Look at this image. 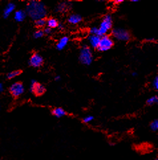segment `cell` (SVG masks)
<instances>
[{"label":"cell","mask_w":158,"mask_h":160,"mask_svg":"<svg viewBox=\"0 0 158 160\" xmlns=\"http://www.w3.org/2000/svg\"><path fill=\"white\" fill-rule=\"evenodd\" d=\"M55 80L57 81H60V75H57V76L55 77Z\"/></svg>","instance_id":"29"},{"label":"cell","mask_w":158,"mask_h":160,"mask_svg":"<svg viewBox=\"0 0 158 160\" xmlns=\"http://www.w3.org/2000/svg\"><path fill=\"white\" fill-rule=\"evenodd\" d=\"M152 85H153L154 89H158V76L157 75H156V76L155 77L154 80L153 81V83H152Z\"/></svg>","instance_id":"24"},{"label":"cell","mask_w":158,"mask_h":160,"mask_svg":"<svg viewBox=\"0 0 158 160\" xmlns=\"http://www.w3.org/2000/svg\"><path fill=\"white\" fill-rule=\"evenodd\" d=\"M90 35H98V27H93L90 29Z\"/></svg>","instance_id":"23"},{"label":"cell","mask_w":158,"mask_h":160,"mask_svg":"<svg viewBox=\"0 0 158 160\" xmlns=\"http://www.w3.org/2000/svg\"><path fill=\"white\" fill-rule=\"evenodd\" d=\"M43 36H44L43 30H41V29L36 30V31L34 33H33V37H34L36 39L40 38L41 37H43Z\"/></svg>","instance_id":"20"},{"label":"cell","mask_w":158,"mask_h":160,"mask_svg":"<svg viewBox=\"0 0 158 160\" xmlns=\"http://www.w3.org/2000/svg\"><path fill=\"white\" fill-rule=\"evenodd\" d=\"M43 32H44V34L45 33V34H47V35H50L52 33V29L49 27H47V28H45V30H43Z\"/></svg>","instance_id":"25"},{"label":"cell","mask_w":158,"mask_h":160,"mask_svg":"<svg viewBox=\"0 0 158 160\" xmlns=\"http://www.w3.org/2000/svg\"><path fill=\"white\" fill-rule=\"evenodd\" d=\"M114 46V41L108 35L101 36L98 46L97 48L99 51L106 52L110 50Z\"/></svg>","instance_id":"4"},{"label":"cell","mask_w":158,"mask_h":160,"mask_svg":"<svg viewBox=\"0 0 158 160\" xmlns=\"http://www.w3.org/2000/svg\"><path fill=\"white\" fill-rule=\"evenodd\" d=\"M44 62L43 58L38 53L33 54L29 60V64L33 68H40Z\"/></svg>","instance_id":"8"},{"label":"cell","mask_w":158,"mask_h":160,"mask_svg":"<svg viewBox=\"0 0 158 160\" xmlns=\"http://www.w3.org/2000/svg\"><path fill=\"white\" fill-rule=\"evenodd\" d=\"M71 7L72 4L70 2H61L57 5L56 8H55V11L57 12L64 13L67 12L68 9H71Z\"/></svg>","instance_id":"9"},{"label":"cell","mask_w":158,"mask_h":160,"mask_svg":"<svg viewBox=\"0 0 158 160\" xmlns=\"http://www.w3.org/2000/svg\"><path fill=\"white\" fill-rule=\"evenodd\" d=\"M29 90L37 96H41V95L45 93L46 91V88L43 84L39 83L36 80H32L31 81Z\"/></svg>","instance_id":"6"},{"label":"cell","mask_w":158,"mask_h":160,"mask_svg":"<svg viewBox=\"0 0 158 160\" xmlns=\"http://www.w3.org/2000/svg\"><path fill=\"white\" fill-rule=\"evenodd\" d=\"M112 35L116 40L120 41H127L130 40V35L129 32L122 28H115L112 31Z\"/></svg>","instance_id":"5"},{"label":"cell","mask_w":158,"mask_h":160,"mask_svg":"<svg viewBox=\"0 0 158 160\" xmlns=\"http://www.w3.org/2000/svg\"><path fill=\"white\" fill-rule=\"evenodd\" d=\"M79 61L80 63L86 66H89L92 63L93 54L90 48L87 45H84L80 50Z\"/></svg>","instance_id":"3"},{"label":"cell","mask_w":158,"mask_h":160,"mask_svg":"<svg viewBox=\"0 0 158 160\" xmlns=\"http://www.w3.org/2000/svg\"><path fill=\"white\" fill-rule=\"evenodd\" d=\"M21 72H22L21 71V70H15V71H13L12 72H10L7 75V79L11 80V79H13V78H15V77L20 75L21 74Z\"/></svg>","instance_id":"18"},{"label":"cell","mask_w":158,"mask_h":160,"mask_svg":"<svg viewBox=\"0 0 158 160\" xmlns=\"http://www.w3.org/2000/svg\"><path fill=\"white\" fill-rule=\"evenodd\" d=\"M47 25V20L45 18L40 19L38 20L35 21V25L39 28H42L44 27Z\"/></svg>","instance_id":"19"},{"label":"cell","mask_w":158,"mask_h":160,"mask_svg":"<svg viewBox=\"0 0 158 160\" xmlns=\"http://www.w3.org/2000/svg\"><path fill=\"white\" fill-rule=\"evenodd\" d=\"M4 85H3V83H0V92L4 91Z\"/></svg>","instance_id":"27"},{"label":"cell","mask_w":158,"mask_h":160,"mask_svg":"<svg viewBox=\"0 0 158 160\" xmlns=\"http://www.w3.org/2000/svg\"><path fill=\"white\" fill-rule=\"evenodd\" d=\"M150 128L153 131H157L158 130V120L156 119L152 121L150 124Z\"/></svg>","instance_id":"21"},{"label":"cell","mask_w":158,"mask_h":160,"mask_svg":"<svg viewBox=\"0 0 158 160\" xmlns=\"http://www.w3.org/2000/svg\"><path fill=\"white\" fill-rule=\"evenodd\" d=\"M52 114L57 118H61L66 114V112L63 108H55L52 111Z\"/></svg>","instance_id":"15"},{"label":"cell","mask_w":158,"mask_h":160,"mask_svg":"<svg viewBox=\"0 0 158 160\" xmlns=\"http://www.w3.org/2000/svg\"><path fill=\"white\" fill-rule=\"evenodd\" d=\"M158 102V97L157 95H154V96H152L151 97H149V99L147 100L146 104L148 105H154L155 104H157Z\"/></svg>","instance_id":"17"},{"label":"cell","mask_w":158,"mask_h":160,"mask_svg":"<svg viewBox=\"0 0 158 160\" xmlns=\"http://www.w3.org/2000/svg\"><path fill=\"white\" fill-rule=\"evenodd\" d=\"M93 120H94V117L91 116V115H88V116L85 117L82 120L84 123H87H87H89L91 121H92Z\"/></svg>","instance_id":"22"},{"label":"cell","mask_w":158,"mask_h":160,"mask_svg":"<svg viewBox=\"0 0 158 160\" xmlns=\"http://www.w3.org/2000/svg\"><path fill=\"white\" fill-rule=\"evenodd\" d=\"M124 2V0H116L114 1L115 4H120V3Z\"/></svg>","instance_id":"30"},{"label":"cell","mask_w":158,"mask_h":160,"mask_svg":"<svg viewBox=\"0 0 158 160\" xmlns=\"http://www.w3.org/2000/svg\"><path fill=\"white\" fill-rule=\"evenodd\" d=\"M26 12L23 10L17 11L14 15V19L17 22H22L25 20L26 17Z\"/></svg>","instance_id":"14"},{"label":"cell","mask_w":158,"mask_h":160,"mask_svg":"<svg viewBox=\"0 0 158 160\" xmlns=\"http://www.w3.org/2000/svg\"><path fill=\"white\" fill-rule=\"evenodd\" d=\"M155 41V38H149L146 39V41H148V42H152V41Z\"/></svg>","instance_id":"28"},{"label":"cell","mask_w":158,"mask_h":160,"mask_svg":"<svg viewBox=\"0 0 158 160\" xmlns=\"http://www.w3.org/2000/svg\"><path fill=\"white\" fill-rule=\"evenodd\" d=\"M47 13V10L45 4L39 1H30L26 7V14L33 20L45 18Z\"/></svg>","instance_id":"1"},{"label":"cell","mask_w":158,"mask_h":160,"mask_svg":"<svg viewBox=\"0 0 158 160\" xmlns=\"http://www.w3.org/2000/svg\"><path fill=\"white\" fill-rule=\"evenodd\" d=\"M57 27H59V29H60V30H63L64 28H65V27H64V25L63 23H59Z\"/></svg>","instance_id":"26"},{"label":"cell","mask_w":158,"mask_h":160,"mask_svg":"<svg viewBox=\"0 0 158 160\" xmlns=\"http://www.w3.org/2000/svg\"><path fill=\"white\" fill-rule=\"evenodd\" d=\"M9 91L13 97H18L23 93L25 91V88L22 83L15 82L10 86Z\"/></svg>","instance_id":"7"},{"label":"cell","mask_w":158,"mask_h":160,"mask_svg":"<svg viewBox=\"0 0 158 160\" xmlns=\"http://www.w3.org/2000/svg\"><path fill=\"white\" fill-rule=\"evenodd\" d=\"M82 20V17L80 16L79 14H76V13L71 14V15H69L68 18V22L72 25L79 24V23L81 22Z\"/></svg>","instance_id":"11"},{"label":"cell","mask_w":158,"mask_h":160,"mask_svg":"<svg viewBox=\"0 0 158 160\" xmlns=\"http://www.w3.org/2000/svg\"><path fill=\"white\" fill-rule=\"evenodd\" d=\"M58 25H59V22L55 18H49L47 20V27L51 28V29H53V28H56L58 27Z\"/></svg>","instance_id":"16"},{"label":"cell","mask_w":158,"mask_h":160,"mask_svg":"<svg viewBox=\"0 0 158 160\" xmlns=\"http://www.w3.org/2000/svg\"><path fill=\"white\" fill-rule=\"evenodd\" d=\"M100 40V36L98 35H90L88 38L89 44L93 49H97L98 48Z\"/></svg>","instance_id":"10"},{"label":"cell","mask_w":158,"mask_h":160,"mask_svg":"<svg viewBox=\"0 0 158 160\" xmlns=\"http://www.w3.org/2000/svg\"><path fill=\"white\" fill-rule=\"evenodd\" d=\"M69 42V38L67 36H63V37L60 38L59 41H58V43L56 45V48L57 50H62L65 48L67 46V44Z\"/></svg>","instance_id":"12"},{"label":"cell","mask_w":158,"mask_h":160,"mask_svg":"<svg viewBox=\"0 0 158 160\" xmlns=\"http://www.w3.org/2000/svg\"><path fill=\"white\" fill-rule=\"evenodd\" d=\"M132 75H133V76H136V75H138V74L136 72H133L132 74Z\"/></svg>","instance_id":"31"},{"label":"cell","mask_w":158,"mask_h":160,"mask_svg":"<svg viewBox=\"0 0 158 160\" xmlns=\"http://www.w3.org/2000/svg\"><path fill=\"white\" fill-rule=\"evenodd\" d=\"M112 17L110 15H105L100 24L99 27H98V36H103L104 35H107V33H108L112 27Z\"/></svg>","instance_id":"2"},{"label":"cell","mask_w":158,"mask_h":160,"mask_svg":"<svg viewBox=\"0 0 158 160\" xmlns=\"http://www.w3.org/2000/svg\"><path fill=\"white\" fill-rule=\"evenodd\" d=\"M132 2H138L139 1V0H131Z\"/></svg>","instance_id":"32"},{"label":"cell","mask_w":158,"mask_h":160,"mask_svg":"<svg viewBox=\"0 0 158 160\" xmlns=\"http://www.w3.org/2000/svg\"><path fill=\"white\" fill-rule=\"evenodd\" d=\"M154 160H158V159H154Z\"/></svg>","instance_id":"33"},{"label":"cell","mask_w":158,"mask_h":160,"mask_svg":"<svg viewBox=\"0 0 158 160\" xmlns=\"http://www.w3.org/2000/svg\"><path fill=\"white\" fill-rule=\"evenodd\" d=\"M15 8V5L13 4V3H9V4H8L4 9V17L7 18L10 15V14L12 13L13 11H14Z\"/></svg>","instance_id":"13"}]
</instances>
